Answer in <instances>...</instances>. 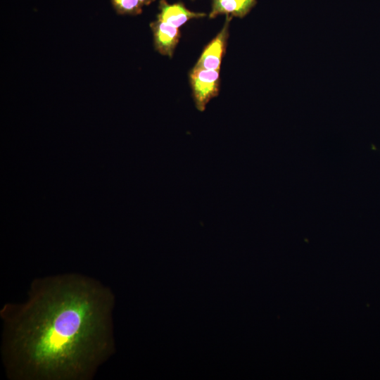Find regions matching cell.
<instances>
[{"mask_svg":"<svg viewBox=\"0 0 380 380\" xmlns=\"http://www.w3.org/2000/svg\"><path fill=\"white\" fill-rule=\"evenodd\" d=\"M27 298L6 303L1 353L11 380H91L114 351L115 298L78 273L34 279Z\"/></svg>","mask_w":380,"mask_h":380,"instance_id":"cell-1","label":"cell"},{"mask_svg":"<svg viewBox=\"0 0 380 380\" xmlns=\"http://www.w3.org/2000/svg\"><path fill=\"white\" fill-rule=\"evenodd\" d=\"M189 82L195 106L203 112L208 102L219 94L220 70L192 69Z\"/></svg>","mask_w":380,"mask_h":380,"instance_id":"cell-2","label":"cell"},{"mask_svg":"<svg viewBox=\"0 0 380 380\" xmlns=\"http://www.w3.org/2000/svg\"><path fill=\"white\" fill-rule=\"evenodd\" d=\"M232 18V16L226 15V20L222 28L205 47L193 69L220 70L229 38V23Z\"/></svg>","mask_w":380,"mask_h":380,"instance_id":"cell-3","label":"cell"},{"mask_svg":"<svg viewBox=\"0 0 380 380\" xmlns=\"http://www.w3.org/2000/svg\"><path fill=\"white\" fill-rule=\"evenodd\" d=\"M150 27L156 50L162 55L172 58L180 37L179 28L159 19L152 22Z\"/></svg>","mask_w":380,"mask_h":380,"instance_id":"cell-4","label":"cell"},{"mask_svg":"<svg viewBox=\"0 0 380 380\" xmlns=\"http://www.w3.org/2000/svg\"><path fill=\"white\" fill-rule=\"evenodd\" d=\"M158 19L179 28L187 21L206 15L205 13L193 12L188 10L182 2L170 4L165 0L159 1Z\"/></svg>","mask_w":380,"mask_h":380,"instance_id":"cell-5","label":"cell"},{"mask_svg":"<svg viewBox=\"0 0 380 380\" xmlns=\"http://www.w3.org/2000/svg\"><path fill=\"white\" fill-rule=\"evenodd\" d=\"M257 0H212L210 18L219 15L243 18L256 5Z\"/></svg>","mask_w":380,"mask_h":380,"instance_id":"cell-6","label":"cell"},{"mask_svg":"<svg viewBox=\"0 0 380 380\" xmlns=\"http://www.w3.org/2000/svg\"><path fill=\"white\" fill-rule=\"evenodd\" d=\"M115 11L120 15H139L143 5L139 0H110Z\"/></svg>","mask_w":380,"mask_h":380,"instance_id":"cell-7","label":"cell"},{"mask_svg":"<svg viewBox=\"0 0 380 380\" xmlns=\"http://www.w3.org/2000/svg\"><path fill=\"white\" fill-rule=\"evenodd\" d=\"M143 6H148L153 3L155 0H139Z\"/></svg>","mask_w":380,"mask_h":380,"instance_id":"cell-8","label":"cell"}]
</instances>
